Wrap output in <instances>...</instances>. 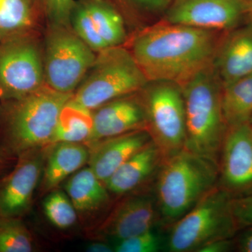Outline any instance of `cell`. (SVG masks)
Segmentation results:
<instances>
[{"instance_id": "cell-34", "label": "cell", "mask_w": 252, "mask_h": 252, "mask_svg": "<svg viewBox=\"0 0 252 252\" xmlns=\"http://www.w3.org/2000/svg\"><path fill=\"white\" fill-rule=\"evenodd\" d=\"M86 251L89 252H114V248L106 243L94 242V243L88 245Z\"/></svg>"}, {"instance_id": "cell-29", "label": "cell", "mask_w": 252, "mask_h": 252, "mask_svg": "<svg viewBox=\"0 0 252 252\" xmlns=\"http://www.w3.org/2000/svg\"><path fill=\"white\" fill-rule=\"evenodd\" d=\"M160 248V240L153 230L142 234L117 241L114 252H157Z\"/></svg>"}, {"instance_id": "cell-9", "label": "cell", "mask_w": 252, "mask_h": 252, "mask_svg": "<svg viewBox=\"0 0 252 252\" xmlns=\"http://www.w3.org/2000/svg\"><path fill=\"white\" fill-rule=\"evenodd\" d=\"M45 85L43 41L36 31L0 42V99L22 98Z\"/></svg>"}, {"instance_id": "cell-7", "label": "cell", "mask_w": 252, "mask_h": 252, "mask_svg": "<svg viewBox=\"0 0 252 252\" xmlns=\"http://www.w3.org/2000/svg\"><path fill=\"white\" fill-rule=\"evenodd\" d=\"M96 55L71 26L48 24L43 41L46 85L63 94H74Z\"/></svg>"}, {"instance_id": "cell-24", "label": "cell", "mask_w": 252, "mask_h": 252, "mask_svg": "<svg viewBox=\"0 0 252 252\" xmlns=\"http://www.w3.org/2000/svg\"><path fill=\"white\" fill-rule=\"evenodd\" d=\"M31 232L20 218L0 217V252H31Z\"/></svg>"}, {"instance_id": "cell-15", "label": "cell", "mask_w": 252, "mask_h": 252, "mask_svg": "<svg viewBox=\"0 0 252 252\" xmlns=\"http://www.w3.org/2000/svg\"><path fill=\"white\" fill-rule=\"evenodd\" d=\"M156 203L147 195L127 197L118 203L99 228V233L117 241L152 230Z\"/></svg>"}, {"instance_id": "cell-3", "label": "cell", "mask_w": 252, "mask_h": 252, "mask_svg": "<svg viewBox=\"0 0 252 252\" xmlns=\"http://www.w3.org/2000/svg\"><path fill=\"white\" fill-rule=\"evenodd\" d=\"M182 89L185 107V149L219 166L228 127L222 112V84L212 64Z\"/></svg>"}, {"instance_id": "cell-25", "label": "cell", "mask_w": 252, "mask_h": 252, "mask_svg": "<svg viewBox=\"0 0 252 252\" xmlns=\"http://www.w3.org/2000/svg\"><path fill=\"white\" fill-rule=\"evenodd\" d=\"M43 208L48 220L59 229H69L77 223V210L67 194L62 190L55 189L49 192Z\"/></svg>"}, {"instance_id": "cell-23", "label": "cell", "mask_w": 252, "mask_h": 252, "mask_svg": "<svg viewBox=\"0 0 252 252\" xmlns=\"http://www.w3.org/2000/svg\"><path fill=\"white\" fill-rule=\"evenodd\" d=\"M221 108L228 127L251 122L252 73L222 86Z\"/></svg>"}, {"instance_id": "cell-30", "label": "cell", "mask_w": 252, "mask_h": 252, "mask_svg": "<svg viewBox=\"0 0 252 252\" xmlns=\"http://www.w3.org/2000/svg\"><path fill=\"white\" fill-rule=\"evenodd\" d=\"M232 210L239 229L252 227V191L233 198Z\"/></svg>"}, {"instance_id": "cell-17", "label": "cell", "mask_w": 252, "mask_h": 252, "mask_svg": "<svg viewBox=\"0 0 252 252\" xmlns=\"http://www.w3.org/2000/svg\"><path fill=\"white\" fill-rule=\"evenodd\" d=\"M163 161L160 149L152 140L119 167L104 184L109 193L114 195L130 193L158 171Z\"/></svg>"}, {"instance_id": "cell-27", "label": "cell", "mask_w": 252, "mask_h": 252, "mask_svg": "<svg viewBox=\"0 0 252 252\" xmlns=\"http://www.w3.org/2000/svg\"><path fill=\"white\" fill-rule=\"evenodd\" d=\"M70 26L81 40L94 52L99 53L109 48L96 29L89 11L81 0H75L71 14Z\"/></svg>"}, {"instance_id": "cell-10", "label": "cell", "mask_w": 252, "mask_h": 252, "mask_svg": "<svg viewBox=\"0 0 252 252\" xmlns=\"http://www.w3.org/2000/svg\"><path fill=\"white\" fill-rule=\"evenodd\" d=\"M245 16L244 0H172L161 21L224 32L240 26Z\"/></svg>"}, {"instance_id": "cell-5", "label": "cell", "mask_w": 252, "mask_h": 252, "mask_svg": "<svg viewBox=\"0 0 252 252\" xmlns=\"http://www.w3.org/2000/svg\"><path fill=\"white\" fill-rule=\"evenodd\" d=\"M148 82L128 49L112 46L97 53L72 99L94 111L113 99L139 92Z\"/></svg>"}, {"instance_id": "cell-12", "label": "cell", "mask_w": 252, "mask_h": 252, "mask_svg": "<svg viewBox=\"0 0 252 252\" xmlns=\"http://www.w3.org/2000/svg\"><path fill=\"white\" fill-rule=\"evenodd\" d=\"M217 185L233 198L252 191L251 123L227 129L220 151Z\"/></svg>"}, {"instance_id": "cell-8", "label": "cell", "mask_w": 252, "mask_h": 252, "mask_svg": "<svg viewBox=\"0 0 252 252\" xmlns=\"http://www.w3.org/2000/svg\"><path fill=\"white\" fill-rule=\"evenodd\" d=\"M147 130L164 160L185 149V100L182 87L170 81H149L139 91Z\"/></svg>"}, {"instance_id": "cell-16", "label": "cell", "mask_w": 252, "mask_h": 252, "mask_svg": "<svg viewBox=\"0 0 252 252\" xmlns=\"http://www.w3.org/2000/svg\"><path fill=\"white\" fill-rule=\"evenodd\" d=\"M152 140L147 130H137L86 144L89 149L88 164L105 183L119 167Z\"/></svg>"}, {"instance_id": "cell-37", "label": "cell", "mask_w": 252, "mask_h": 252, "mask_svg": "<svg viewBox=\"0 0 252 252\" xmlns=\"http://www.w3.org/2000/svg\"><path fill=\"white\" fill-rule=\"evenodd\" d=\"M250 123H251V124H252V119H251V122H250Z\"/></svg>"}, {"instance_id": "cell-21", "label": "cell", "mask_w": 252, "mask_h": 252, "mask_svg": "<svg viewBox=\"0 0 252 252\" xmlns=\"http://www.w3.org/2000/svg\"><path fill=\"white\" fill-rule=\"evenodd\" d=\"M89 11L94 26L109 47L125 46L127 29L124 15L110 0H81Z\"/></svg>"}, {"instance_id": "cell-32", "label": "cell", "mask_w": 252, "mask_h": 252, "mask_svg": "<svg viewBox=\"0 0 252 252\" xmlns=\"http://www.w3.org/2000/svg\"><path fill=\"white\" fill-rule=\"evenodd\" d=\"M236 246L240 252H252V227H249L239 236Z\"/></svg>"}, {"instance_id": "cell-22", "label": "cell", "mask_w": 252, "mask_h": 252, "mask_svg": "<svg viewBox=\"0 0 252 252\" xmlns=\"http://www.w3.org/2000/svg\"><path fill=\"white\" fill-rule=\"evenodd\" d=\"M40 13L39 0H0L1 39L35 31Z\"/></svg>"}, {"instance_id": "cell-38", "label": "cell", "mask_w": 252, "mask_h": 252, "mask_svg": "<svg viewBox=\"0 0 252 252\" xmlns=\"http://www.w3.org/2000/svg\"></svg>"}, {"instance_id": "cell-11", "label": "cell", "mask_w": 252, "mask_h": 252, "mask_svg": "<svg viewBox=\"0 0 252 252\" xmlns=\"http://www.w3.org/2000/svg\"><path fill=\"white\" fill-rule=\"evenodd\" d=\"M48 147L21 154L10 172L0 178V217L22 219L29 211L42 176Z\"/></svg>"}, {"instance_id": "cell-20", "label": "cell", "mask_w": 252, "mask_h": 252, "mask_svg": "<svg viewBox=\"0 0 252 252\" xmlns=\"http://www.w3.org/2000/svg\"><path fill=\"white\" fill-rule=\"evenodd\" d=\"M94 131V111L71 99L60 114L51 144L61 142L87 144Z\"/></svg>"}, {"instance_id": "cell-35", "label": "cell", "mask_w": 252, "mask_h": 252, "mask_svg": "<svg viewBox=\"0 0 252 252\" xmlns=\"http://www.w3.org/2000/svg\"><path fill=\"white\" fill-rule=\"evenodd\" d=\"M246 6V16L245 19L248 24L252 25V0H244Z\"/></svg>"}, {"instance_id": "cell-36", "label": "cell", "mask_w": 252, "mask_h": 252, "mask_svg": "<svg viewBox=\"0 0 252 252\" xmlns=\"http://www.w3.org/2000/svg\"><path fill=\"white\" fill-rule=\"evenodd\" d=\"M1 40H2V39H1V36H0V42H1Z\"/></svg>"}, {"instance_id": "cell-33", "label": "cell", "mask_w": 252, "mask_h": 252, "mask_svg": "<svg viewBox=\"0 0 252 252\" xmlns=\"http://www.w3.org/2000/svg\"><path fill=\"white\" fill-rule=\"evenodd\" d=\"M16 158L10 157L6 152L0 147V178L6 175L9 171L10 169L12 168V162Z\"/></svg>"}, {"instance_id": "cell-6", "label": "cell", "mask_w": 252, "mask_h": 252, "mask_svg": "<svg viewBox=\"0 0 252 252\" xmlns=\"http://www.w3.org/2000/svg\"><path fill=\"white\" fill-rule=\"evenodd\" d=\"M233 197L218 185L172 223L167 242L172 252H198L207 244L231 239L239 230L233 216Z\"/></svg>"}, {"instance_id": "cell-18", "label": "cell", "mask_w": 252, "mask_h": 252, "mask_svg": "<svg viewBox=\"0 0 252 252\" xmlns=\"http://www.w3.org/2000/svg\"><path fill=\"white\" fill-rule=\"evenodd\" d=\"M89 159V149L86 144L61 142L49 145L40 181L41 193L55 190L88 164Z\"/></svg>"}, {"instance_id": "cell-13", "label": "cell", "mask_w": 252, "mask_h": 252, "mask_svg": "<svg viewBox=\"0 0 252 252\" xmlns=\"http://www.w3.org/2000/svg\"><path fill=\"white\" fill-rule=\"evenodd\" d=\"M147 130L145 111L138 92L107 102L94 110L92 143L131 131Z\"/></svg>"}, {"instance_id": "cell-2", "label": "cell", "mask_w": 252, "mask_h": 252, "mask_svg": "<svg viewBox=\"0 0 252 252\" xmlns=\"http://www.w3.org/2000/svg\"><path fill=\"white\" fill-rule=\"evenodd\" d=\"M72 95L45 84L22 98L4 102L0 147L16 158L51 145L61 110Z\"/></svg>"}, {"instance_id": "cell-26", "label": "cell", "mask_w": 252, "mask_h": 252, "mask_svg": "<svg viewBox=\"0 0 252 252\" xmlns=\"http://www.w3.org/2000/svg\"><path fill=\"white\" fill-rule=\"evenodd\" d=\"M125 18L126 23L141 28L140 24L149 16L163 15L172 0H110Z\"/></svg>"}, {"instance_id": "cell-31", "label": "cell", "mask_w": 252, "mask_h": 252, "mask_svg": "<svg viewBox=\"0 0 252 252\" xmlns=\"http://www.w3.org/2000/svg\"><path fill=\"white\" fill-rule=\"evenodd\" d=\"M234 242L231 239H220L215 240L211 243L204 245L199 249L197 252H229L233 245Z\"/></svg>"}, {"instance_id": "cell-14", "label": "cell", "mask_w": 252, "mask_h": 252, "mask_svg": "<svg viewBox=\"0 0 252 252\" xmlns=\"http://www.w3.org/2000/svg\"><path fill=\"white\" fill-rule=\"evenodd\" d=\"M212 67L222 86L252 73V25L238 26L220 36Z\"/></svg>"}, {"instance_id": "cell-28", "label": "cell", "mask_w": 252, "mask_h": 252, "mask_svg": "<svg viewBox=\"0 0 252 252\" xmlns=\"http://www.w3.org/2000/svg\"><path fill=\"white\" fill-rule=\"evenodd\" d=\"M39 4L48 24L70 26L75 0H39Z\"/></svg>"}, {"instance_id": "cell-4", "label": "cell", "mask_w": 252, "mask_h": 252, "mask_svg": "<svg viewBox=\"0 0 252 252\" xmlns=\"http://www.w3.org/2000/svg\"><path fill=\"white\" fill-rule=\"evenodd\" d=\"M218 180V165L187 149L164 160L156 186L162 220L175 223L216 187Z\"/></svg>"}, {"instance_id": "cell-1", "label": "cell", "mask_w": 252, "mask_h": 252, "mask_svg": "<svg viewBox=\"0 0 252 252\" xmlns=\"http://www.w3.org/2000/svg\"><path fill=\"white\" fill-rule=\"evenodd\" d=\"M223 33L160 21L139 29L127 48L148 81L182 87L212 64Z\"/></svg>"}, {"instance_id": "cell-19", "label": "cell", "mask_w": 252, "mask_h": 252, "mask_svg": "<svg viewBox=\"0 0 252 252\" xmlns=\"http://www.w3.org/2000/svg\"><path fill=\"white\" fill-rule=\"evenodd\" d=\"M66 193L78 215L89 216L102 210L110 200V193L90 167H82L68 179Z\"/></svg>"}]
</instances>
